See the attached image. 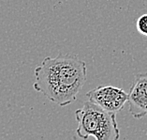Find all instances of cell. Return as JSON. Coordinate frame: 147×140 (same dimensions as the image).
Wrapping results in <instances>:
<instances>
[{"label":"cell","instance_id":"obj_1","mask_svg":"<svg viewBox=\"0 0 147 140\" xmlns=\"http://www.w3.org/2000/svg\"><path fill=\"white\" fill-rule=\"evenodd\" d=\"M87 80L86 64L78 56L58 54L47 56L35 69L36 91L59 106H67L77 96Z\"/></svg>","mask_w":147,"mask_h":140},{"label":"cell","instance_id":"obj_2","mask_svg":"<svg viewBox=\"0 0 147 140\" xmlns=\"http://www.w3.org/2000/svg\"><path fill=\"white\" fill-rule=\"evenodd\" d=\"M116 114L102 109L91 101H86L81 108L75 111L78 122L74 138L96 140H117L120 138V130L117 125Z\"/></svg>","mask_w":147,"mask_h":140},{"label":"cell","instance_id":"obj_3","mask_svg":"<svg viewBox=\"0 0 147 140\" xmlns=\"http://www.w3.org/2000/svg\"><path fill=\"white\" fill-rule=\"evenodd\" d=\"M85 96L89 101L98 105L102 109L116 114L127 103L128 93L113 86H98L89 90Z\"/></svg>","mask_w":147,"mask_h":140},{"label":"cell","instance_id":"obj_4","mask_svg":"<svg viewBox=\"0 0 147 140\" xmlns=\"http://www.w3.org/2000/svg\"><path fill=\"white\" fill-rule=\"evenodd\" d=\"M129 113L134 118L147 116V73H137L128 92Z\"/></svg>","mask_w":147,"mask_h":140},{"label":"cell","instance_id":"obj_5","mask_svg":"<svg viewBox=\"0 0 147 140\" xmlns=\"http://www.w3.org/2000/svg\"><path fill=\"white\" fill-rule=\"evenodd\" d=\"M136 27L140 34L147 37V13L142 14L136 21Z\"/></svg>","mask_w":147,"mask_h":140}]
</instances>
